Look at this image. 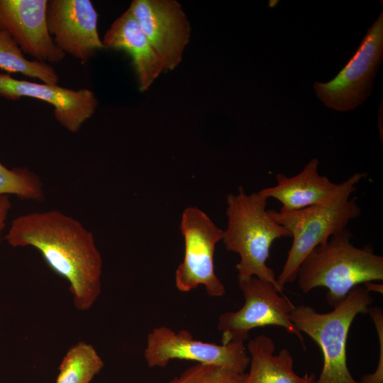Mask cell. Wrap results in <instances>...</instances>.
<instances>
[{"label": "cell", "mask_w": 383, "mask_h": 383, "mask_svg": "<svg viewBox=\"0 0 383 383\" xmlns=\"http://www.w3.org/2000/svg\"><path fill=\"white\" fill-rule=\"evenodd\" d=\"M144 357L148 367H165L174 359L216 365L243 374L250 364L244 343L216 344L194 338L188 331L166 326L153 328L147 337Z\"/></svg>", "instance_id": "cell-9"}, {"label": "cell", "mask_w": 383, "mask_h": 383, "mask_svg": "<svg viewBox=\"0 0 383 383\" xmlns=\"http://www.w3.org/2000/svg\"><path fill=\"white\" fill-rule=\"evenodd\" d=\"M13 248L31 247L69 283L77 309H90L101 292L103 260L94 236L79 221L57 209L16 217L4 237Z\"/></svg>", "instance_id": "cell-1"}, {"label": "cell", "mask_w": 383, "mask_h": 383, "mask_svg": "<svg viewBox=\"0 0 383 383\" xmlns=\"http://www.w3.org/2000/svg\"><path fill=\"white\" fill-rule=\"evenodd\" d=\"M46 18L56 45L82 63L105 48L98 33V13L91 1L49 0Z\"/></svg>", "instance_id": "cell-12"}, {"label": "cell", "mask_w": 383, "mask_h": 383, "mask_svg": "<svg viewBox=\"0 0 383 383\" xmlns=\"http://www.w3.org/2000/svg\"><path fill=\"white\" fill-rule=\"evenodd\" d=\"M363 286L370 292H375L382 294V284L374 283L373 282H366Z\"/></svg>", "instance_id": "cell-23"}, {"label": "cell", "mask_w": 383, "mask_h": 383, "mask_svg": "<svg viewBox=\"0 0 383 383\" xmlns=\"http://www.w3.org/2000/svg\"><path fill=\"white\" fill-rule=\"evenodd\" d=\"M128 9L162 60L164 72L174 70L191 35L181 4L175 0H133Z\"/></svg>", "instance_id": "cell-10"}, {"label": "cell", "mask_w": 383, "mask_h": 383, "mask_svg": "<svg viewBox=\"0 0 383 383\" xmlns=\"http://www.w3.org/2000/svg\"><path fill=\"white\" fill-rule=\"evenodd\" d=\"M40 202L45 199L44 186L34 172L26 167L8 168L0 162V196Z\"/></svg>", "instance_id": "cell-19"}, {"label": "cell", "mask_w": 383, "mask_h": 383, "mask_svg": "<svg viewBox=\"0 0 383 383\" xmlns=\"http://www.w3.org/2000/svg\"><path fill=\"white\" fill-rule=\"evenodd\" d=\"M319 161L311 159L296 175L288 177L277 174V184L258 192L265 198H274L282 207L279 211L290 212L309 206L330 205L340 198L350 196L367 173L356 172L341 183L332 182L318 172Z\"/></svg>", "instance_id": "cell-11"}, {"label": "cell", "mask_w": 383, "mask_h": 383, "mask_svg": "<svg viewBox=\"0 0 383 383\" xmlns=\"http://www.w3.org/2000/svg\"><path fill=\"white\" fill-rule=\"evenodd\" d=\"M11 209V202L9 196H0V243L2 233L6 226V220Z\"/></svg>", "instance_id": "cell-22"}, {"label": "cell", "mask_w": 383, "mask_h": 383, "mask_svg": "<svg viewBox=\"0 0 383 383\" xmlns=\"http://www.w3.org/2000/svg\"><path fill=\"white\" fill-rule=\"evenodd\" d=\"M373 302L364 287H355L333 310L319 313L313 308L294 306L290 319L300 333H306L321 350L322 370L315 383H359L347 365V340L355 318L367 312Z\"/></svg>", "instance_id": "cell-4"}, {"label": "cell", "mask_w": 383, "mask_h": 383, "mask_svg": "<svg viewBox=\"0 0 383 383\" xmlns=\"http://www.w3.org/2000/svg\"><path fill=\"white\" fill-rule=\"evenodd\" d=\"M352 237V233L345 228L306 256L296 276L303 293L307 294L316 287H326V300L334 308L355 287L382 281L383 257L369 248L355 246Z\"/></svg>", "instance_id": "cell-3"}, {"label": "cell", "mask_w": 383, "mask_h": 383, "mask_svg": "<svg viewBox=\"0 0 383 383\" xmlns=\"http://www.w3.org/2000/svg\"><path fill=\"white\" fill-rule=\"evenodd\" d=\"M180 230L184 241L183 261L175 272V285L182 292L199 285L213 297L223 296L225 287L214 268L216 244L222 240L223 231L219 228L202 210L186 208L182 214Z\"/></svg>", "instance_id": "cell-7"}, {"label": "cell", "mask_w": 383, "mask_h": 383, "mask_svg": "<svg viewBox=\"0 0 383 383\" xmlns=\"http://www.w3.org/2000/svg\"><path fill=\"white\" fill-rule=\"evenodd\" d=\"M374 324L379 343V356L375 371L361 377L359 383H383V313L379 307H370L367 312Z\"/></svg>", "instance_id": "cell-21"}, {"label": "cell", "mask_w": 383, "mask_h": 383, "mask_svg": "<svg viewBox=\"0 0 383 383\" xmlns=\"http://www.w3.org/2000/svg\"><path fill=\"white\" fill-rule=\"evenodd\" d=\"M104 366V361L95 348L79 341L63 357L55 383H90Z\"/></svg>", "instance_id": "cell-17"}, {"label": "cell", "mask_w": 383, "mask_h": 383, "mask_svg": "<svg viewBox=\"0 0 383 383\" xmlns=\"http://www.w3.org/2000/svg\"><path fill=\"white\" fill-rule=\"evenodd\" d=\"M350 197L344 196L330 205L290 212L268 210L270 216L292 238L287 257L277 278L282 289L296 279L300 265L313 249L326 243L333 235L345 230L350 221L360 216L361 209L356 199Z\"/></svg>", "instance_id": "cell-5"}, {"label": "cell", "mask_w": 383, "mask_h": 383, "mask_svg": "<svg viewBox=\"0 0 383 383\" xmlns=\"http://www.w3.org/2000/svg\"><path fill=\"white\" fill-rule=\"evenodd\" d=\"M246 374L224 367L197 363L170 383H244Z\"/></svg>", "instance_id": "cell-20"}, {"label": "cell", "mask_w": 383, "mask_h": 383, "mask_svg": "<svg viewBox=\"0 0 383 383\" xmlns=\"http://www.w3.org/2000/svg\"><path fill=\"white\" fill-rule=\"evenodd\" d=\"M48 0H0V30L23 54L42 62L58 63L65 57L47 26Z\"/></svg>", "instance_id": "cell-13"}, {"label": "cell", "mask_w": 383, "mask_h": 383, "mask_svg": "<svg viewBox=\"0 0 383 383\" xmlns=\"http://www.w3.org/2000/svg\"><path fill=\"white\" fill-rule=\"evenodd\" d=\"M0 96L9 100L30 97L50 104L57 122L74 133L95 113L98 101L89 89L77 90L57 84L36 83L0 73Z\"/></svg>", "instance_id": "cell-14"}, {"label": "cell", "mask_w": 383, "mask_h": 383, "mask_svg": "<svg viewBox=\"0 0 383 383\" xmlns=\"http://www.w3.org/2000/svg\"><path fill=\"white\" fill-rule=\"evenodd\" d=\"M245 303L236 311L222 313L217 328L222 333V344L245 343L250 331L259 327L276 326L294 335L304 345V336L290 319L295 306L270 282L251 277L238 280Z\"/></svg>", "instance_id": "cell-6"}, {"label": "cell", "mask_w": 383, "mask_h": 383, "mask_svg": "<svg viewBox=\"0 0 383 383\" xmlns=\"http://www.w3.org/2000/svg\"><path fill=\"white\" fill-rule=\"evenodd\" d=\"M267 201L258 192L246 194L242 187L238 194H228V225L222 241L227 250L240 256L236 265L238 280L256 277L270 282L284 294L267 261L274 241L291 235L270 216L266 209Z\"/></svg>", "instance_id": "cell-2"}, {"label": "cell", "mask_w": 383, "mask_h": 383, "mask_svg": "<svg viewBox=\"0 0 383 383\" xmlns=\"http://www.w3.org/2000/svg\"><path fill=\"white\" fill-rule=\"evenodd\" d=\"M102 43L105 48L130 55L140 91H147L164 72L162 60L129 9L111 24Z\"/></svg>", "instance_id": "cell-15"}, {"label": "cell", "mask_w": 383, "mask_h": 383, "mask_svg": "<svg viewBox=\"0 0 383 383\" xmlns=\"http://www.w3.org/2000/svg\"><path fill=\"white\" fill-rule=\"evenodd\" d=\"M247 349L250 357V371L244 383H315L316 375L296 374L293 370L294 360L290 352L282 348L274 354L273 340L264 334L250 340Z\"/></svg>", "instance_id": "cell-16"}, {"label": "cell", "mask_w": 383, "mask_h": 383, "mask_svg": "<svg viewBox=\"0 0 383 383\" xmlns=\"http://www.w3.org/2000/svg\"><path fill=\"white\" fill-rule=\"evenodd\" d=\"M383 57V12L368 28L353 57L332 80L313 85L324 104L340 111L353 110L370 94Z\"/></svg>", "instance_id": "cell-8"}, {"label": "cell", "mask_w": 383, "mask_h": 383, "mask_svg": "<svg viewBox=\"0 0 383 383\" xmlns=\"http://www.w3.org/2000/svg\"><path fill=\"white\" fill-rule=\"evenodd\" d=\"M0 69L35 78L45 84H57L59 76L48 63L29 60L18 45L5 31L0 30Z\"/></svg>", "instance_id": "cell-18"}]
</instances>
